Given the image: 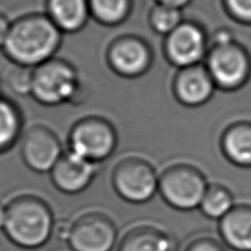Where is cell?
Masks as SVG:
<instances>
[{"instance_id": "1", "label": "cell", "mask_w": 251, "mask_h": 251, "mask_svg": "<svg viewBox=\"0 0 251 251\" xmlns=\"http://www.w3.org/2000/svg\"><path fill=\"white\" fill-rule=\"evenodd\" d=\"M62 34L46 14L25 15L11 23L2 50L16 66L33 69L55 58Z\"/></svg>"}, {"instance_id": "2", "label": "cell", "mask_w": 251, "mask_h": 251, "mask_svg": "<svg viewBox=\"0 0 251 251\" xmlns=\"http://www.w3.org/2000/svg\"><path fill=\"white\" fill-rule=\"evenodd\" d=\"M52 214L45 202L20 197L6 206L5 230L8 238L24 248H38L50 238Z\"/></svg>"}, {"instance_id": "3", "label": "cell", "mask_w": 251, "mask_h": 251, "mask_svg": "<svg viewBox=\"0 0 251 251\" xmlns=\"http://www.w3.org/2000/svg\"><path fill=\"white\" fill-rule=\"evenodd\" d=\"M80 89L75 68L66 60L53 58L32 69L30 97L42 105L57 106L71 102Z\"/></svg>"}, {"instance_id": "4", "label": "cell", "mask_w": 251, "mask_h": 251, "mask_svg": "<svg viewBox=\"0 0 251 251\" xmlns=\"http://www.w3.org/2000/svg\"><path fill=\"white\" fill-rule=\"evenodd\" d=\"M118 135L109 121L88 116L73 125L69 135V151L94 164L113 154Z\"/></svg>"}, {"instance_id": "5", "label": "cell", "mask_w": 251, "mask_h": 251, "mask_svg": "<svg viewBox=\"0 0 251 251\" xmlns=\"http://www.w3.org/2000/svg\"><path fill=\"white\" fill-rule=\"evenodd\" d=\"M158 189L166 202L181 210L201 206L207 192L202 176L194 168L185 165L167 168L159 178Z\"/></svg>"}, {"instance_id": "6", "label": "cell", "mask_w": 251, "mask_h": 251, "mask_svg": "<svg viewBox=\"0 0 251 251\" xmlns=\"http://www.w3.org/2000/svg\"><path fill=\"white\" fill-rule=\"evenodd\" d=\"M107 63L116 75L135 79L150 70L153 54L150 46L136 36L125 34L111 42L106 52Z\"/></svg>"}, {"instance_id": "7", "label": "cell", "mask_w": 251, "mask_h": 251, "mask_svg": "<svg viewBox=\"0 0 251 251\" xmlns=\"http://www.w3.org/2000/svg\"><path fill=\"white\" fill-rule=\"evenodd\" d=\"M113 183L125 201L142 204L149 201L158 189L159 179L153 167L142 159H126L116 167Z\"/></svg>"}, {"instance_id": "8", "label": "cell", "mask_w": 251, "mask_h": 251, "mask_svg": "<svg viewBox=\"0 0 251 251\" xmlns=\"http://www.w3.org/2000/svg\"><path fill=\"white\" fill-rule=\"evenodd\" d=\"M205 36L197 25L183 21L165 37L164 53L172 66L184 69L197 66L205 53Z\"/></svg>"}, {"instance_id": "9", "label": "cell", "mask_w": 251, "mask_h": 251, "mask_svg": "<svg viewBox=\"0 0 251 251\" xmlns=\"http://www.w3.org/2000/svg\"><path fill=\"white\" fill-rule=\"evenodd\" d=\"M63 151L59 137L43 125H34L25 133L21 155L31 170L39 173L51 172Z\"/></svg>"}, {"instance_id": "10", "label": "cell", "mask_w": 251, "mask_h": 251, "mask_svg": "<svg viewBox=\"0 0 251 251\" xmlns=\"http://www.w3.org/2000/svg\"><path fill=\"white\" fill-rule=\"evenodd\" d=\"M68 240L75 251H111L116 240V231L107 219L88 215L69 229Z\"/></svg>"}, {"instance_id": "11", "label": "cell", "mask_w": 251, "mask_h": 251, "mask_svg": "<svg viewBox=\"0 0 251 251\" xmlns=\"http://www.w3.org/2000/svg\"><path fill=\"white\" fill-rule=\"evenodd\" d=\"M97 172V164L68 151L63 152L51 171L55 186L68 194L80 193L88 187Z\"/></svg>"}, {"instance_id": "12", "label": "cell", "mask_w": 251, "mask_h": 251, "mask_svg": "<svg viewBox=\"0 0 251 251\" xmlns=\"http://www.w3.org/2000/svg\"><path fill=\"white\" fill-rule=\"evenodd\" d=\"M213 81L209 72L198 64L178 69L173 80V93L181 105L199 106L213 93Z\"/></svg>"}, {"instance_id": "13", "label": "cell", "mask_w": 251, "mask_h": 251, "mask_svg": "<svg viewBox=\"0 0 251 251\" xmlns=\"http://www.w3.org/2000/svg\"><path fill=\"white\" fill-rule=\"evenodd\" d=\"M208 72L211 79L220 85H236L246 73V61L240 51L228 45H218L208 59Z\"/></svg>"}, {"instance_id": "14", "label": "cell", "mask_w": 251, "mask_h": 251, "mask_svg": "<svg viewBox=\"0 0 251 251\" xmlns=\"http://www.w3.org/2000/svg\"><path fill=\"white\" fill-rule=\"evenodd\" d=\"M46 15L62 33L79 32L91 18L89 0H47Z\"/></svg>"}, {"instance_id": "15", "label": "cell", "mask_w": 251, "mask_h": 251, "mask_svg": "<svg viewBox=\"0 0 251 251\" xmlns=\"http://www.w3.org/2000/svg\"><path fill=\"white\" fill-rule=\"evenodd\" d=\"M222 233L227 244L239 251H251V213L233 211L223 218Z\"/></svg>"}, {"instance_id": "16", "label": "cell", "mask_w": 251, "mask_h": 251, "mask_svg": "<svg viewBox=\"0 0 251 251\" xmlns=\"http://www.w3.org/2000/svg\"><path fill=\"white\" fill-rule=\"evenodd\" d=\"M91 17L100 25L115 27L124 23L132 11L133 0H89Z\"/></svg>"}, {"instance_id": "17", "label": "cell", "mask_w": 251, "mask_h": 251, "mask_svg": "<svg viewBox=\"0 0 251 251\" xmlns=\"http://www.w3.org/2000/svg\"><path fill=\"white\" fill-rule=\"evenodd\" d=\"M23 128L20 111L9 99L0 95V153L6 152L18 140Z\"/></svg>"}, {"instance_id": "18", "label": "cell", "mask_w": 251, "mask_h": 251, "mask_svg": "<svg viewBox=\"0 0 251 251\" xmlns=\"http://www.w3.org/2000/svg\"><path fill=\"white\" fill-rule=\"evenodd\" d=\"M120 251H172V242L164 233L145 229L125 238Z\"/></svg>"}, {"instance_id": "19", "label": "cell", "mask_w": 251, "mask_h": 251, "mask_svg": "<svg viewBox=\"0 0 251 251\" xmlns=\"http://www.w3.org/2000/svg\"><path fill=\"white\" fill-rule=\"evenodd\" d=\"M183 9L155 3L149 15V24L154 32L165 38L183 23Z\"/></svg>"}, {"instance_id": "20", "label": "cell", "mask_w": 251, "mask_h": 251, "mask_svg": "<svg viewBox=\"0 0 251 251\" xmlns=\"http://www.w3.org/2000/svg\"><path fill=\"white\" fill-rule=\"evenodd\" d=\"M225 149L233 161L248 165L251 164V131L238 128L231 131L225 140Z\"/></svg>"}, {"instance_id": "21", "label": "cell", "mask_w": 251, "mask_h": 251, "mask_svg": "<svg viewBox=\"0 0 251 251\" xmlns=\"http://www.w3.org/2000/svg\"><path fill=\"white\" fill-rule=\"evenodd\" d=\"M201 207L202 213L210 218H224L230 213L232 199L230 195L225 190L213 188L206 192Z\"/></svg>"}, {"instance_id": "22", "label": "cell", "mask_w": 251, "mask_h": 251, "mask_svg": "<svg viewBox=\"0 0 251 251\" xmlns=\"http://www.w3.org/2000/svg\"><path fill=\"white\" fill-rule=\"evenodd\" d=\"M8 76V84L15 93L20 95H30L31 93L32 69L16 66Z\"/></svg>"}, {"instance_id": "23", "label": "cell", "mask_w": 251, "mask_h": 251, "mask_svg": "<svg viewBox=\"0 0 251 251\" xmlns=\"http://www.w3.org/2000/svg\"><path fill=\"white\" fill-rule=\"evenodd\" d=\"M227 3L238 17L251 19V0H227Z\"/></svg>"}, {"instance_id": "24", "label": "cell", "mask_w": 251, "mask_h": 251, "mask_svg": "<svg viewBox=\"0 0 251 251\" xmlns=\"http://www.w3.org/2000/svg\"><path fill=\"white\" fill-rule=\"evenodd\" d=\"M11 27V23L8 20L7 17L0 12V48L2 49L3 45H5L6 39L9 33V30Z\"/></svg>"}, {"instance_id": "25", "label": "cell", "mask_w": 251, "mask_h": 251, "mask_svg": "<svg viewBox=\"0 0 251 251\" xmlns=\"http://www.w3.org/2000/svg\"><path fill=\"white\" fill-rule=\"evenodd\" d=\"M188 251H223V250L219 249L218 247L215 246L214 244H210L208 241H201L193 245L188 249Z\"/></svg>"}, {"instance_id": "26", "label": "cell", "mask_w": 251, "mask_h": 251, "mask_svg": "<svg viewBox=\"0 0 251 251\" xmlns=\"http://www.w3.org/2000/svg\"><path fill=\"white\" fill-rule=\"evenodd\" d=\"M155 2L159 3V5H165L170 7H175L183 9L190 2V0H155Z\"/></svg>"}, {"instance_id": "27", "label": "cell", "mask_w": 251, "mask_h": 251, "mask_svg": "<svg viewBox=\"0 0 251 251\" xmlns=\"http://www.w3.org/2000/svg\"><path fill=\"white\" fill-rule=\"evenodd\" d=\"M6 223V207L0 204V229L5 228Z\"/></svg>"}]
</instances>
